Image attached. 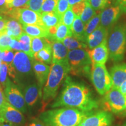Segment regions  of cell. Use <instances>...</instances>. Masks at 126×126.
<instances>
[{
    "label": "cell",
    "mask_w": 126,
    "mask_h": 126,
    "mask_svg": "<svg viewBox=\"0 0 126 126\" xmlns=\"http://www.w3.org/2000/svg\"><path fill=\"white\" fill-rule=\"evenodd\" d=\"M51 107L74 108L87 112L98 108L99 103L90 88L67 76L64 79L60 94Z\"/></svg>",
    "instance_id": "obj_1"
},
{
    "label": "cell",
    "mask_w": 126,
    "mask_h": 126,
    "mask_svg": "<svg viewBox=\"0 0 126 126\" xmlns=\"http://www.w3.org/2000/svg\"><path fill=\"white\" fill-rule=\"evenodd\" d=\"M93 111L86 112L77 109L63 108L43 112L40 118L46 126H78Z\"/></svg>",
    "instance_id": "obj_2"
},
{
    "label": "cell",
    "mask_w": 126,
    "mask_h": 126,
    "mask_svg": "<svg viewBox=\"0 0 126 126\" xmlns=\"http://www.w3.org/2000/svg\"><path fill=\"white\" fill-rule=\"evenodd\" d=\"M70 66L68 60L52 63L50 72L45 87L42 99L46 104L55 98L60 84L70 72Z\"/></svg>",
    "instance_id": "obj_3"
},
{
    "label": "cell",
    "mask_w": 126,
    "mask_h": 126,
    "mask_svg": "<svg viewBox=\"0 0 126 126\" xmlns=\"http://www.w3.org/2000/svg\"><path fill=\"white\" fill-rule=\"evenodd\" d=\"M109 57L113 62L124 59L126 48V23H119L110 31L107 38Z\"/></svg>",
    "instance_id": "obj_4"
},
{
    "label": "cell",
    "mask_w": 126,
    "mask_h": 126,
    "mask_svg": "<svg viewBox=\"0 0 126 126\" xmlns=\"http://www.w3.org/2000/svg\"><path fill=\"white\" fill-rule=\"evenodd\" d=\"M70 66V72L73 75L88 77L91 76L92 63L87 50L75 49L68 53Z\"/></svg>",
    "instance_id": "obj_5"
},
{
    "label": "cell",
    "mask_w": 126,
    "mask_h": 126,
    "mask_svg": "<svg viewBox=\"0 0 126 126\" xmlns=\"http://www.w3.org/2000/svg\"><path fill=\"white\" fill-rule=\"evenodd\" d=\"M90 77L94 88L100 95H104L112 88V79L105 64L91 65Z\"/></svg>",
    "instance_id": "obj_6"
},
{
    "label": "cell",
    "mask_w": 126,
    "mask_h": 126,
    "mask_svg": "<svg viewBox=\"0 0 126 126\" xmlns=\"http://www.w3.org/2000/svg\"><path fill=\"white\" fill-rule=\"evenodd\" d=\"M102 106L105 111L119 114L126 110V100L119 89L112 87L103 95Z\"/></svg>",
    "instance_id": "obj_7"
},
{
    "label": "cell",
    "mask_w": 126,
    "mask_h": 126,
    "mask_svg": "<svg viewBox=\"0 0 126 126\" xmlns=\"http://www.w3.org/2000/svg\"><path fill=\"white\" fill-rule=\"evenodd\" d=\"M5 98L7 102L20 111L25 113L26 111V102L18 86L8 79L4 89Z\"/></svg>",
    "instance_id": "obj_8"
},
{
    "label": "cell",
    "mask_w": 126,
    "mask_h": 126,
    "mask_svg": "<svg viewBox=\"0 0 126 126\" xmlns=\"http://www.w3.org/2000/svg\"><path fill=\"white\" fill-rule=\"evenodd\" d=\"M113 122V116L105 110L93 111L82 120L78 126H110Z\"/></svg>",
    "instance_id": "obj_9"
},
{
    "label": "cell",
    "mask_w": 126,
    "mask_h": 126,
    "mask_svg": "<svg viewBox=\"0 0 126 126\" xmlns=\"http://www.w3.org/2000/svg\"><path fill=\"white\" fill-rule=\"evenodd\" d=\"M33 59L22 51H16L12 63L16 74L27 76L31 74Z\"/></svg>",
    "instance_id": "obj_10"
},
{
    "label": "cell",
    "mask_w": 126,
    "mask_h": 126,
    "mask_svg": "<svg viewBox=\"0 0 126 126\" xmlns=\"http://www.w3.org/2000/svg\"><path fill=\"white\" fill-rule=\"evenodd\" d=\"M0 118L18 126H23L25 123V118L21 111L6 102L0 109Z\"/></svg>",
    "instance_id": "obj_11"
},
{
    "label": "cell",
    "mask_w": 126,
    "mask_h": 126,
    "mask_svg": "<svg viewBox=\"0 0 126 126\" xmlns=\"http://www.w3.org/2000/svg\"><path fill=\"white\" fill-rule=\"evenodd\" d=\"M121 14L120 8L116 5L106 8L100 12V25L109 31L117 22Z\"/></svg>",
    "instance_id": "obj_12"
},
{
    "label": "cell",
    "mask_w": 126,
    "mask_h": 126,
    "mask_svg": "<svg viewBox=\"0 0 126 126\" xmlns=\"http://www.w3.org/2000/svg\"><path fill=\"white\" fill-rule=\"evenodd\" d=\"M92 65H105L109 58L107 39L93 49L87 50Z\"/></svg>",
    "instance_id": "obj_13"
},
{
    "label": "cell",
    "mask_w": 126,
    "mask_h": 126,
    "mask_svg": "<svg viewBox=\"0 0 126 126\" xmlns=\"http://www.w3.org/2000/svg\"><path fill=\"white\" fill-rule=\"evenodd\" d=\"M18 20L22 25L44 26L42 21V15L40 13L25 8H20Z\"/></svg>",
    "instance_id": "obj_14"
},
{
    "label": "cell",
    "mask_w": 126,
    "mask_h": 126,
    "mask_svg": "<svg viewBox=\"0 0 126 126\" xmlns=\"http://www.w3.org/2000/svg\"><path fill=\"white\" fill-rule=\"evenodd\" d=\"M33 68L38 81L40 97H42V89L48 78L50 67L45 63L40 62L35 60L33 61Z\"/></svg>",
    "instance_id": "obj_15"
},
{
    "label": "cell",
    "mask_w": 126,
    "mask_h": 126,
    "mask_svg": "<svg viewBox=\"0 0 126 126\" xmlns=\"http://www.w3.org/2000/svg\"><path fill=\"white\" fill-rule=\"evenodd\" d=\"M110 75L112 79L113 88H118L126 81V64H115L110 69Z\"/></svg>",
    "instance_id": "obj_16"
},
{
    "label": "cell",
    "mask_w": 126,
    "mask_h": 126,
    "mask_svg": "<svg viewBox=\"0 0 126 126\" xmlns=\"http://www.w3.org/2000/svg\"><path fill=\"white\" fill-rule=\"evenodd\" d=\"M108 30L99 25L97 28L86 38V44L89 50L93 49L108 38Z\"/></svg>",
    "instance_id": "obj_17"
},
{
    "label": "cell",
    "mask_w": 126,
    "mask_h": 126,
    "mask_svg": "<svg viewBox=\"0 0 126 126\" xmlns=\"http://www.w3.org/2000/svg\"><path fill=\"white\" fill-rule=\"evenodd\" d=\"M51 45L53 51L52 63L68 60V50L62 42L57 40L51 41Z\"/></svg>",
    "instance_id": "obj_18"
},
{
    "label": "cell",
    "mask_w": 126,
    "mask_h": 126,
    "mask_svg": "<svg viewBox=\"0 0 126 126\" xmlns=\"http://www.w3.org/2000/svg\"><path fill=\"white\" fill-rule=\"evenodd\" d=\"M23 32L31 37H45L49 39L48 29L40 25H22Z\"/></svg>",
    "instance_id": "obj_19"
},
{
    "label": "cell",
    "mask_w": 126,
    "mask_h": 126,
    "mask_svg": "<svg viewBox=\"0 0 126 126\" xmlns=\"http://www.w3.org/2000/svg\"><path fill=\"white\" fill-rule=\"evenodd\" d=\"M24 99L25 102L29 107L33 106L38 99L40 94V89L36 84L28 85L24 89Z\"/></svg>",
    "instance_id": "obj_20"
},
{
    "label": "cell",
    "mask_w": 126,
    "mask_h": 126,
    "mask_svg": "<svg viewBox=\"0 0 126 126\" xmlns=\"http://www.w3.org/2000/svg\"><path fill=\"white\" fill-rule=\"evenodd\" d=\"M85 24L78 16L75 15L71 26L72 36L83 43H86V38L85 34Z\"/></svg>",
    "instance_id": "obj_21"
},
{
    "label": "cell",
    "mask_w": 126,
    "mask_h": 126,
    "mask_svg": "<svg viewBox=\"0 0 126 126\" xmlns=\"http://www.w3.org/2000/svg\"><path fill=\"white\" fill-rule=\"evenodd\" d=\"M5 31L7 34L12 39H18L23 32L22 26L18 20L13 19H8Z\"/></svg>",
    "instance_id": "obj_22"
},
{
    "label": "cell",
    "mask_w": 126,
    "mask_h": 126,
    "mask_svg": "<svg viewBox=\"0 0 126 126\" xmlns=\"http://www.w3.org/2000/svg\"><path fill=\"white\" fill-rule=\"evenodd\" d=\"M42 21L44 26L47 29L57 26L61 22V17L54 11L41 14Z\"/></svg>",
    "instance_id": "obj_23"
},
{
    "label": "cell",
    "mask_w": 126,
    "mask_h": 126,
    "mask_svg": "<svg viewBox=\"0 0 126 126\" xmlns=\"http://www.w3.org/2000/svg\"><path fill=\"white\" fill-rule=\"evenodd\" d=\"M33 57L36 60L45 63L46 64H50L52 63L53 59V51L51 44L48 45L43 49L41 50L34 54Z\"/></svg>",
    "instance_id": "obj_24"
},
{
    "label": "cell",
    "mask_w": 126,
    "mask_h": 126,
    "mask_svg": "<svg viewBox=\"0 0 126 126\" xmlns=\"http://www.w3.org/2000/svg\"><path fill=\"white\" fill-rule=\"evenodd\" d=\"M62 43L64 44L68 50H72L75 49H85L88 48L86 43H83L78 39L75 38L73 36H68L66 37Z\"/></svg>",
    "instance_id": "obj_25"
},
{
    "label": "cell",
    "mask_w": 126,
    "mask_h": 126,
    "mask_svg": "<svg viewBox=\"0 0 126 126\" xmlns=\"http://www.w3.org/2000/svg\"><path fill=\"white\" fill-rule=\"evenodd\" d=\"M51 44V41L45 37H32L31 50L33 54L43 49L48 45Z\"/></svg>",
    "instance_id": "obj_26"
},
{
    "label": "cell",
    "mask_w": 126,
    "mask_h": 126,
    "mask_svg": "<svg viewBox=\"0 0 126 126\" xmlns=\"http://www.w3.org/2000/svg\"><path fill=\"white\" fill-rule=\"evenodd\" d=\"M31 36L23 32L17 40L20 43L21 51L33 59V54L31 50Z\"/></svg>",
    "instance_id": "obj_27"
},
{
    "label": "cell",
    "mask_w": 126,
    "mask_h": 126,
    "mask_svg": "<svg viewBox=\"0 0 126 126\" xmlns=\"http://www.w3.org/2000/svg\"><path fill=\"white\" fill-rule=\"evenodd\" d=\"M72 36L71 29L62 22L59 23L57 26L56 32L54 37V40L63 42L66 37Z\"/></svg>",
    "instance_id": "obj_28"
},
{
    "label": "cell",
    "mask_w": 126,
    "mask_h": 126,
    "mask_svg": "<svg viewBox=\"0 0 126 126\" xmlns=\"http://www.w3.org/2000/svg\"><path fill=\"white\" fill-rule=\"evenodd\" d=\"M100 13L96 14L85 25V34L86 38L97 28L100 24Z\"/></svg>",
    "instance_id": "obj_29"
},
{
    "label": "cell",
    "mask_w": 126,
    "mask_h": 126,
    "mask_svg": "<svg viewBox=\"0 0 126 126\" xmlns=\"http://www.w3.org/2000/svg\"><path fill=\"white\" fill-rule=\"evenodd\" d=\"M95 15V10H94L93 9V8L91 6V5L89 4V2H87L84 10L83 11L82 13L81 14V15H80L79 17L82 21V22L85 25Z\"/></svg>",
    "instance_id": "obj_30"
},
{
    "label": "cell",
    "mask_w": 126,
    "mask_h": 126,
    "mask_svg": "<svg viewBox=\"0 0 126 126\" xmlns=\"http://www.w3.org/2000/svg\"><path fill=\"white\" fill-rule=\"evenodd\" d=\"M88 2L95 11L106 9L111 4V0H88Z\"/></svg>",
    "instance_id": "obj_31"
},
{
    "label": "cell",
    "mask_w": 126,
    "mask_h": 126,
    "mask_svg": "<svg viewBox=\"0 0 126 126\" xmlns=\"http://www.w3.org/2000/svg\"><path fill=\"white\" fill-rule=\"evenodd\" d=\"M75 14L72 11L71 7L63 14L61 18V22L71 29V26L75 19Z\"/></svg>",
    "instance_id": "obj_32"
},
{
    "label": "cell",
    "mask_w": 126,
    "mask_h": 126,
    "mask_svg": "<svg viewBox=\"0 0 126 126\" xmlns=\"http://www.w3.org/2000/svg\"><path fill=\"white\" fill-rule=\"evenodd\" d=\"M70 8V6L68 4V0H59L56 8H55L54 12L62 18L63 14L65 13Z\"/></svg>",
    "instance_id": "obj_33"
},
{
    "label": "cell",
    "mask_w": 126,
    "mask_h": 126,
    "mask_svg": "<svg viewBox=\"0 0 126 126\" xmlns=\"http://www.w3.org/2000/svg\"><path fill=\"white\" fill-rule=\"evenodd\" d=\"M8 73V66L6 63L2 61L1 67L0 68V86L4 89L8 80L7 75Z\"/></svg>",
    "instance_id": "obj_34"
},
{
    "label": "cell",
    "mask_w": 126,
    "mask_h": 126,
    "mask_svg": "<svg viewBox=\"0 0 126 126\" xmlns=\"http://www.w3.org/2000/svg\"><path fill=\"white\" fill-rule=\"evenodd\" d=\"M12 38L9 36L4 31L0 33V49L2 51L5 50H10L9 43Z\"/></svg>",
    "instance_id": "obj_35"
},
{
    "label": "cell",
    "mask_w": 126,
    "mask_h": 126,
    "mask_svg": "<svg viewBox=\"0 0 126 126\" xmlns=\"http://www.w3.org/2000/svg\"><path fill=\"white\" fill-rule=\"evenodd\" d=\"M59 0H45L42 5L40 14L54 11Z\"/></svg>",
    "instance_id": "obj_36"
},
{
    "label": "cell",
    "mask_w": 126,
    "mask_h": 126,
    "mask_svg": "<svg viewBox=\"0 0 126 126\" xmlns=\"http://www.w3.org/2000/svg\"><path fill=\"white\" fill-rule=\"evenodd\" d=\"M14 52L13 50H5L2 51L1 53V59L2 61L7 64L8 67H11L14 59Z\"/></svg>",
    "instance_id": "obj_37"
},
{
    "label": "cell",
    "mask_w": 126,
    "mask_h": 126,
    "mask_svg": "<svg viewBox=\"0 0 126 126\" xmlns=\"http://www.w3.org/2000/svg\"><path fill=\"white\" fill-rule=\"evenodd\" d=\"M45 0H29L25 8H28L33 11L40 13L42 5Z\"/></svg>",
    "instance_id": "obj_38"
},
{
    "label": "cell",
    "mask_w": 126,
    "mask_h": 126,
    "mask_svg": "<svg viewBox=\"0 0 126 126\" xmlns=\"http://www.w3.org/2000/svg\"><path fill=\"white\" fill-rule=\"evenodd\" d=\"M87 2L88 1H82V2L78 3V4L74 5L72 7H71V9L72 11L74 12V14H75V15L80 16V15L82 13L83 11L84 10L85 8L86 7Z\"/></svg>",
    "instance_id": "obj_39"
},
{
    "label": "cell",
    "mask_w": 126,
    "mask_h": 126,
    "mask_svg": "<svg viewBox=\"0 0 126 126\" xmlns=\"http://www.w3.org/2000/svg\"><path fill=\"white\" fill-rule=\"evenodd\" d=\"M29 1V0H14L12 4L8 6L7 8H24Z\"/></svg>",
    "instance_id": "obj_40"
},
{
    "label": "cell",
    "mask_w": 126,
    "mask_h": 126,
    "mask_svg": "<svg viewBox=\"0 0 126 126\" xmlns=\"http://www.w3.org/2000/svg\"><path fill=\"white\" fill-rule=\"evenodd\" d=\"M9 47L11 50H15V51H21L20 43L17 39H12V40L10 42V43H9Z\"/></svg>",
    "instance_id": "obj_41"
},
{
    "label": "cell",
    "mask_w": 126,
    "mask_h": 126,
    "mask_svg": "<svg viewBox=\"0 0 126 126\" xmlns=\"http://www.w3.org/2000/svg\"><path fill=\"white\" fill-rule=\"evenodd\" d=\"M115 5L120 7L122 13H126V0H116Z\"/></svg>",
    "instance_id": "obj_42"
},
{
    "label": "cell",
    "mask_w": 126,
    "mask_h": 126,
    "mask_svg": "<svg viewBox=\"0 0 126 126\" xmlns=\"http://www.w3.org/2000/svg\"><path fill=\"white\" fill-rule=\"evenodd\" d=\"M8 9L7 8L5 3V0H0V12L5 14L6 15Z\"/></svg>",
    "instance_id": "obj_43"
},
{
    "label": "cell",
    "mask_w": 126,
    "mask_h": 126,
    "mask_svg": "<svg viewBox=\"0 0 126 126\" xmlns=\"http://www.w3.org/2000/svg\"><path fill=\"white\" fill-rule=\"evenodd\" d=\"M6 102H7V100L5 98V96L4 94H3V89L0 86V109L4 106Z\"/></svg>",
    "instance_id": "obj_44"
},
{
    "label": "cell",
    "mask_w": 126,
    "mask_h": 126,
    "mask_svg": "<svg viewBox=\"0 0 126 126\" xmlns=\"http://www.w3.org/2000/svg\"><path fill=\"white\" fill-rule=\"evenodd\" d=\"M29 126H46L42 122L38 119H34L29 124Z\"/></svg>",
    "instance_id": "obj_45"
},
{
    "label": "cell",
    "mask_w": 126,
    "mask_h": 126,
    "mask_svg": "<svg viewBox=\"0 0 126 126\" xmlns=\"http://www.w3.org/2000/svg\"><path fill=\"white\" fill-rule=\"evenodd\" d=\"M0 126H18L16 124H14L8 122L7 121H5L1 118H0Z\"/></svg>",
    "instance_id": "obj_46"
},
{
    "label": "cell",
    "mask_w": 126,
    "mask_h": 126,
    "mask_svg": "<svg viewBox=\"0 0 126 126\" xmlns=\"http://www.w3.org/2000/svg\"><path fill=\"white\" fill-rule=\"evenodd\" d=\"M119 90L120 91V92L123 94L126 100V81L124 82L122 85H121L120 87L119 88Z\"/></svg>",
    "instance_id": "obj_47"
},
{
    "label": "cell",
    "mask_w": 126,
    "mask_h": 126,
    "mask_svg": "<svg viewBox=\"0 0 126 126\" xmlns=\"http://www.w3.org/2000/svg\"><path fill=\"white\" fill-rule=\"evenodd\" d=\"M87 1V0H68V4L70 5V7H72L74 5L78 4V3H79L81 2H82V1Z\"/></svg>",
    "instance_id": "obj_48"
},
{
    "label": "cell",
    "mask_w": 126,
    "mask_h": 126,
    "mask_svg": "<svg viewBox=\"0 0 126 126\" xmlns=\"http://www.w3.org/2000/svg\"><path fill=\"white\" fill-rule=\"evenodd\" d=\"M14 1V0H5V3H6V6H7V8L9 5L12 4V2Z\"/></svg>",
    "instance_id": "obj_49"
},
{
    "label": "cell",
    "mask_w": 126,
    "mask_h": 126,
    "mask_svg": "<svg viewBox=\"0 0 126 126\" xmlns=\"http://www.w3.org/2000/svg\"><path fill=\"white\" fill-rule=\"evenodd\" d=\"M6 18L8 19L7 16L5 15V14L1 13V12H0V20L3 19H6Z\"/></svg>",
    "instance_id": "obj_50"
},
{
    "label": "cell",
    "mask_w": 126,
    "mask_h": 126,
    "mask_svg": "<svg viewBox=\"0 0 126 126\" xmlns=\"http://www.w3.org/2000/svg\"><path fill=\"white\" fill-rule=\"evenodd\" d=\"M2 50L0 49V68L1 67V64H2V59H1V53H2Z\"/></svg>",
    "instance_id": "obj_51"
},
{
    "label": "cell",
    "mask_w": 126,
    "mask_h": 126,
    "mask_svg": "<svg viewBox=\"0 0 126 126\" xmlns=\"http://www.w3.org/2000/svg\"><path fill=\"white\" fill-rule=\"evenodd\" d=\"M123 126H126V123H125V124H124V125H123Z\"/></svg>",
    "instance_id": "obj_52"
},
{
    "label": "cell",
    "mask_w": 126,
    "mask_h": 126,
    "mask_svg": "<svg viewBox=\"0 0 126 126\" xmlns=\"http://www.w3.org/2000/svg\"><path fill=\"white\" fill-rule=\"evenodd\" d=\"M87 1H88V0H87Z\"/></svg>",
    "instance_id": "obj_53"
}]
</instances>
